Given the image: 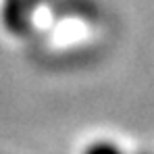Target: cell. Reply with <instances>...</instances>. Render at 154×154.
Instances as JSON below:
<instances>
[{"label": "cell", "mask_w": 154, "mask_h": 154, "mask_svg": "<svg viewBox=\"0 0 154 154\" xmlns=\"http://www.w3.org/2000/svg\"><path fill=\"white\" fill-rule=\"evenodd\" d=\"M2 23L8 33L23 35L29 25V0H4Z\"/></svg>", "instance_id": "1"}, {"label": "cell", "mask_w": 154, "mask_h": 154, "mask_svg": "<svg viewBox=\"0 0 154 154\" xmlns=\"http://www.w3.org/2000/svg\"><path fill=\"white\" fill-rule=\"evenodd\" d=\"M88 152H119V148L115 144H106V142H98V144H92L88 148Z\"/></svg>", "instance_id": "2"}]
</instances>
